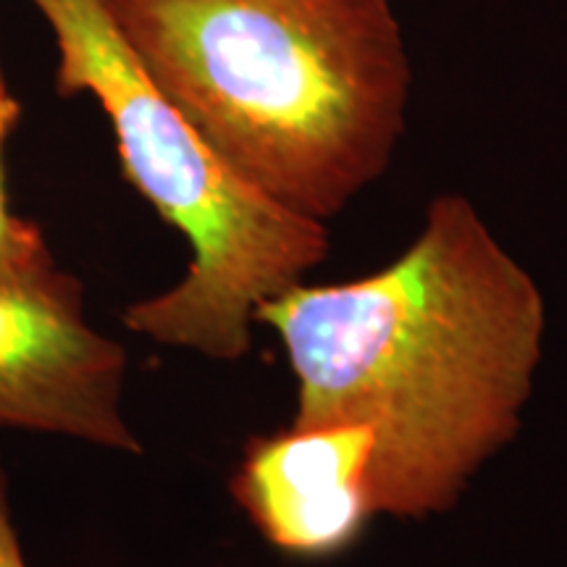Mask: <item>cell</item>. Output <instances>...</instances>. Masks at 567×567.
<instances>
[{
    "instance_id": "cell-5",
    "label": "cell",
    "mask_w": 567,
    "mask_h": 567,
    "mask_svg": "<svg viewBox=\"0 0 567 567\" xmlns=\"http://www.w3.org/2000/svg\"><path fill=\"white\" fill-rule=\"evenodd\" d=\"M368 425H284L245 444L229 494L258 534L295 559H331L373 520Z\"/></svg>"
},
{
    "instance_id": "cell-6",
    "label": "cell",
    "mask_w": 567,
    "mask_h": 567,
    "mask_svg": "<svg viewBox=\"0 0 567 567\" xmlns=\"http://www.w3.org/2000/svg\"><path fill=\"white\" fill-rule=\"evenodd\" d=\"M21 118V103L17 97H0V281L24 279L55 266L38 224L17 216L6 193V145Z\"/></svg>"
},
{
    "instance_id": "cell-1",
    "label": "cell",
    "mask_w": 567,
    "mask_h": 567,
    "mask_svg": "<svg viewBox=\"0 0 567 567\" xmlns=\"http://www.w3.org/2000/svg\"><path fill=\"white\" fill-rule=\"evenodd\" d=\"M295 375L289 425H368L373 515H444L523 429L547 334L534 276L460 193L425 208L392 264L255 308Z\"/></svg>"
},
{
    "instance_id": "cell-2",
    "label": "cell",
    "mask_w": 567,
    "mask_h": 567,
    "mask_svg": "<svg viewBox=\"0 0 567 567\" xmlns=\"http://www.w3.org/2000/svg\"><path fill=\"white\" fill-rule=\"evenodd\" d=\"M134 59L247 184L329 224L392 166L413 63L394 0H103Z\"/></svg>"
},
{
    "instance_id": "cell-7",
    "label": "cell",
    "mask_w": 567,
    "mask_h": 567,
    "mask_svg": "<svg viewBox=\"0 0 567 567\" xmlns=\"http://www.w3.org/2000/svg\"><path fill=\"white\" fill-rule=\"evenodd\" d=\"M0 567H27L17 528L11 523L9 481H6L3 463H0Z\"/></svg>"
},
{
    "instance_id": "cell-4",
    "label": "cell",
    "mask_w": 567,
    "mask_h": 567,
    "mask_svg": "<svg viewBox=\"0 0 567 567\" xmlns=\"http://www.w3.org/2000/svg\"><path fill=\"white\" fill-rule=\"evenodd\" d=\"M126 352L84 316L59 266L0 281V429L80 439L140 455L122 413Z\"/></svg>"
},
{
    "instance_id": "cell-8",
    "label": "cell",
    "mask_w": 567,
    "mask_h": 567,
    "mask_svg": "<svg viewBox=\"0 0 567 567\" xmlns=\"http://www.w3.org/2000/svg\"><path fill=\"white\" fill-rule=\"evenodd\" d=\"M9 95V80H6V66H3V53H0V97Z\"/></svg>"
},
{
    "instance_id": "cell-3",
    "label": "cell",
    "mask_w": 567,
    "mask_h": 567,
    "mask_svg": "<svg viewBox=\"0 0 567 567\" xmlns=\"http://www.w3.org/2000/svg\"><path fill=\"white\" fill-rule=\"evenodd\" d=\"M53 32L55 87L109 118L124 179L187 239L179 284L124 310L134 334L239 363L255 308L329 258V226L268 200L205 142L134 59L103 0H30Z\"/></svg>"
}]
</instances>
